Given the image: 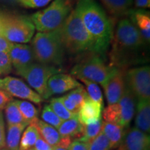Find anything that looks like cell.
<instances>
[{"label":"cell","instance_id":"6da1fadb","mask_svg":"<svg viewBox=\"0 0 150 150\" xmlns=\"http://www.w3.org/2000/svg\"><path fill=\"white\" fill-rule=\"evenodd\" d=\"M108 54L109 65L127 70L132 65L147 61V43L128 18L117 22Z\"/></svg>","mask_w":150,"mask_h":150},{"label":"cell","instance_id":"7a4b0ae2","mask_svg":"<svg viewBox=\"0 0 150 150\" xmlns=\"http://www.w3.org/2000/svg\"><path fill=\"white\" fill-rule=\"evenodd\" d=\"M75 9L93 42L94 53L104 57L113 35V24L96 0H77Z\"/></svg>","mask_w":150,"mask_h":150},{"label":"cell","instance_id":"3957f363","mask_svg":"<svg viewBox=\"0 0 150 150\" xmlns=\"http://www.w3.org/2000/svg\"><path fill=\"white\" fill-rule=\"evenodd\" d=\"M58 31L65 54L79 57L95 54L93 40L75 8Z\"/></svg>","mask_w":150,"mask_h":150},{"label":"cell","instance_id":"277c9868","mask_svg":"<svg viewBox=\"0 0 150 150\" xmlns=\"http://www.w3.org/2000/svg\"><path fill=\"white\" fill-rule=\"evenodd\" d=\"M31 47L37 63L59 67L63 65L65 52L58 29L52 32H38L33 37Z\"/></svg>","mask_w":150,"mask_h":150},{"label":"cell","instance_id":"5b68a950","mask_svg":"<svg viewBox=\"0 0 150 150\" xmlns=\"http://www.w3.org/2000/svg\"><path fill=\"white\" fill-rule=\"evenodd\" d=\"M75 0H53L47 8L31 15L30 20L38 32H52L61 27L74 8Z\"/></svg>","mask_w":150,"mask_h":150},{"label":"cell","instance_id":"8992f818","mask_svg":"<svg viewBox=\"0 0 150 150\" xmlns=\"http://www.w3.org/2000/svg\"><path fill=\"white\" fill-rule=\"evenodd\" d=\"M117 67L106 63L104 57L96 54H90L71 69V75L79 79H86L104 86Z\"/></svg>","mask_w":150,"mask_h":150},{"label":"cell","instance_id":"52a82bcc","mask_svg":"<svg viewBox=\"0 0 150 150\" xmlns=\"http://www.w3.org/2000/svg\"><path fill=\"white\" fill-rule=\"evenodd\" d=\"M35 30L28 17L3 13L1 35L9 42L18 44L29 42L33 38Z\"/></svg>","mask_w":150,"mask_h":150},{"label":"cell","instance_id":"ba28073f","mask_svg":"<svg viewBox=\"0 0 150 150\" xmlns=\"http://www.w3.org/2000/svg\"><path fill=\"white\" fill-rule=\"evenodd\" d=\"M61 72L62 69L59 67L47 65L35 62L19 71L17 74L27 81L29 85L43 99L46 93L49 79Z\"/></svg>","mask_w":150,"mask_h":150},{"label":"cell","instance_id":"9c48e42d","mask_svg":"<svg viewBox=\"0 0 150 150\" xmlns=\"http://www.w3.org/2000/svg\"><path fill=\"white\" fill-rule=\"evenodd\" d=\"M126 83L140 99H150V67L149 65L136 67L126 72Z\"/></svg>","mask_w":150,"mask_h":150},{"label":"cell","instance_id":"30bf717a","mask_svg":"<svg viewBox=\"0 0 150 150\" xmlns=\"http://www.w3.org/2000/svg\"><path fill=\"white\" fill-rule=\"evenodd\" d=\"M1 89L8 93L11 96L22 99H27L35 104L43 102L42 97L28 86L20 79L6 76L1 79Z\"/></svg>","mask_w":150,"mask_h":150},{"label":"cell","instance_id":"8fae6325","mask_svg":"<svg viewBox=\"0 0 150 150\" xmlns=\"http://www.w3.org/2000/svg\"><path fill=\"white\" fill-rule=\"evenodd\" d=\"M126 70L117 68L103 86L108 105L117 104L122 96L126 86Z\"/></svg>","mask_w":150,"mask_h":150},{"label":"cell","instance_id":"7c38bea8","mask_svg":"<svg viewBox=\"0 0 150 150\" xmlns=\"http://www.w3.org/2000/svg\"><path fill=\"white\" fill-rule=\"evenodd\" d=\"M81 86V83L72 75L58 73L49 79L46 93L43 99H48L52 95L65 93Z\"/></svg>","mask_w":150,"mask_h":150},{"label":"cell","instance_id":"4fadbf2b","mask_svg":"<svg viewBox=\"0 0 150 150\" xmlns=\"http://www.w3.org/2000/svg\"><path fill=\"white\" fill-rule=\"evenodd\" d=\"M8 54L16 72L35 62L32 48L25 44L13 43Z\"/></svg>","mask_w":150,"mask_h":150},{"label":"cell","instance_id":"5bb4252c","mask_svg":"<svg viewBox=\"0 0 150 150\" xmlns=\"http://www.w3.org/2000/svg\"><path fill=\"white\" fill-rule=\"evenodd\" d=\"M149 143V135L134 127L125 133L119 150H146Z\"/></svg>","mask_w":150,"mask_h":150},{"label":"cell","instance_id":"9a60e30c","mask_svg":"<svg viewBox=\"0 0 150 150\" xmlns=\"http://www.w3.org/2000/svg\"><path fill=\"white\" fill-rule=\"evenodd\" d=\"M136 97L126 83L122 96L118 102L121 112V126L128 127L136 112Z\"/></svg>","mask_w":150,"mask_h":150},{"label":"cell","instance_id":"2e32d148","mask_svg":"<svg viewBox=\"0 0 150 150\" xmlns=\"http://www.w3.org/2000/svg\"><path fill=\"white\" fill-rule=\"evenodd\" d=\"M103 106L91 99H87L78 112V119L82 125H87L95 123L102 119Z\"/></svg>","mask_w":150,"mask_h":150},{"label":"cell","instance_id":"e0dca14e","mask_svg":"<svg viewBox=\"0 0 150 150\" xmlns=\"http://www.w3.org/2000/svg\"><path fill=\"white\" fill-rule=\"evenodd\" d=\"M127 16L140 31L144 40L149 44L150 41V15L149 11L143 9L130 10Z\"/></svg>","mask_w":150,"mask_h":150},{"label":"cell","instance_id":"ac0fdd59","mask_svg":"<svg viewBox=\"0 0 150 150\" xmlns=\"http://www.w3.org/2000/svg\"><path fill=\"white\" fill-rule=\"evenodd\" d=\"M138 101L135 120L136 127L146 134H149L150 131V99H140Z\"/></svg>","mask_w":150,"mask_h":150},{"label":"cell","instance_id":"d6986e66","mask_svg":"<svg viewBox=\"0 0 150 150\" xmlns=\"http://www.w3.org/2000/svg\"><path fill=\"white\" fill-rule=\"evenodd\" d=\"M108 13L114 19L127 16L134 0H100Z\"/></svg>","mask_w":150,"mask_h":150},{"label":"cell","instance_id":"ffe728a7","mask_svg":"<svg viewBox=\"0 0 150 150\" xmlns=\"http://www.w3.org/2000/svg\"><path fill=\"white\" fill-rule=\"evenodd\" d=\"M62 138H81L83 135L84 125L79 120L78 117L63 121L57 129Z\"/></svg>","mask_w":150,"mask_h":150},{"label":"cell","instance_id":"44dd1931","mask_svg":"<svg viewBox=\"0 0 150 150\" xmlns=\"http://www.w3.org/2000/svg\"><path fill=\"white\" fill-rule=\"evenodd\" d=\"M32 123L35 124L38 130L39 134H40V136L47 142L49 145H51L52 147L59 145L62 137L59 134L57 129L42 120H40L38 118L33 121Z\"/></svg>","mask_w":150,"mask_h":150},{"label":"cell","instance_id":"7402d4cb","mask_svg":"<svg viewBox=\"0 0 150 150\" xmlns=\"http://www.w3.org/2000/svg\"><path fill=\"white\" fill-rule=\"evenodd\" d=\"M125 128L115 123L102 121V131L109 140L111 148L117 147L120 145L125 136Z\"/></svg>","mask_w":150,"mask_h":150},{"label":"cell","instance_id":"603a6c76","mask_svg":"<svg viewBox=\"0 0 150 150\" xmlns=\"http://www.w3.org/2000/svg\"><path fill=\"white\" fill-rule=\"evenodd\" d=\"M27 126V124L8 125V133L6 140L7 150H19L22 132Z\"/></svg>","mask_w":150,"mask_h":150},{"label":"cell","instance_id":"cb8c5ba5","mask_svg":"<svg viewBox=\"0 0 150 150\" xmlns=\"http://www.w3.org/2000/svg\"><path fill=\"white\" fill-rule=\"evenodd\" d=\"M40 134L35 124H30L22 134L19 150H27L33 148Z\"/></svg>","mask_w":150,"mask_h":150},{"label":"cell","instance_id":"d4e9b609","mask_svg":"<svg viewBox=\"0 0 150 150\" xmlns=\"http://www.w3.org/2000/svg\"><path fill=\"white\" fill-rule=\"evenodd\" d=\"M5 114L8 125L28 124L24 121L21 112L17 106L16 100L13 99L5 107Z\"/></svg>","mask_w":150,"mask_h":150},{"label":"cell","instance_id":"484cf974","mask_svg":"<svg viewBox=\"0 0 150 150\" xmlns=\"http://www.w3.org/2000/svg\"><path fill=\"white\" fill-rule=\"evenodd\" d=\"M16 102L24 121L28 125H29L30 124L38 119V110L35 107L34 105L27 101L16 100Z\"/></svg>","mask_w":150,"mask_h":150},{"label":"cell","instance_id":"4316f807","mask_svg":"<svg viewBox=\"0 0 150 150\" xmlns=\"http://www.w3.org/2000/svg\"><path fill=\"white\" fill-rule=\"evenodd\" d=\"M79 80L86 86V92L88 95L89 98L97 104H100L101 106H103L104 101H103L102 93L98 84L86 79H81Z\"/></svg>","mask_w":150,"mask_h":150},{"label":"cell","instance_id":"83f0119b","mask_svg":"<svg viewBox=\"0 0 150 150\" xmlns=\"http://www.w3.org/2000/svg\"><path fill=\"white\" fill-rule=\"evenodd\" d=\"M50 106L56 114L58 117L61 118L63 121L67 120L72 119V118L78 117L77 114H74L66 109L64 105L59 98H53L50 101Z\"/></svg>","mask_w":150,"mask_h":150},{"label":"cell","instance_id":"f1b7e54d","mask_svg":"<svg viewBox=\"0 0 150 150\" xmlns=\"http://www.w3.org/2000/svg\"><path fill=\"white\" fill-rule=\"evenodd\" d=\"M102 119L95 123L90 124V125H84L83 135L81 138H79L81 141L84 142H89L95 137L102 132Z\"/></svg>","mask_w":150,"mask_h":150},{"label":"cell","instance_id":"f546056e","mask_svg":"<svg viewBox=\"0 0 150 150\" xmlns=\"http://www.w3.org/2000/svg\"><path fill=\"white\" fill-rule=\"evenodd\" d=\"M103 117H104V121L115 123L121 126V112L118 103L108 105L103 111Z\"/></svg>","mask_w":150,"mask_h":150},{"label":"cell","instance_id":"4dcf8cb0","mask_svg":"<svg viewBox=\"0 0 150 150\" xmlns=\"http://www.w3.org/2000/svg\"><path fill=\"white\" fill-rule=\"evenodd\" d=\"M65 96L69 100L71 101L73 104L76 105L79 108L81 107L83 103L89 99L88 95L83 86H81L79 87L72 90L70 93L65 95Z\"/></svg>","mask_w":150,"mask_h":150},{"label":"cell","instance_id":"1f68e13d","mask_svg":"<svg viewBox=\"0 0 150 150\" xmlns=\"http://www.w3.org/2000/svg\"><path fill=\"white\" fill-rule=\"evenodd\" d=\"M41 117H42L43 122L54 127L56 129L59 128L61 123L63 122L61 118L56 115V114L50 106V105H45L44 106L42 114H41Z\"/></svg>","mask_w":150,"mask_h":150},{"label":"cell","instance_id":"d6a6232c","mask_svg":"<svg viewBox=\"0 0 150 150\" xmlns=\"http://www.w3.org/2000/svg\"><path fill=\"white\" fill-rule=\"evenodd\" d=\"M89 150H110L111 146L109 140L102 132L94 139L88 142Z\"/></svg>","mask_w":150,"mask_h":150},{"label":"cell","instance_id":"836d02e7","mask_svg":"<svg viewBox=\"0 0 150 150\" xmlns=\"http://www.w3.org/2000/svg\"><path fill=\"white\" fill-rule=\"evenodd\" d=\"M13 66L8 53L0 52V72L1 74H8L12 72Z\"/></svg>","mask_w":150,"mask_h":150},{"label":"cell","instance_id":"e575fe53","mask_svg":"<svg viewBox=\"0 0 150 150\" xmlns=\"http://www.w3.org/2000/svg\"><path fill=\"white\" fill-rule=\"evenodd\" d=\"M53 0H18L19 5L25 8H38L47 5Z\"/></svg>","mask_w":150,"mask_h":150},{"label":"cell","instance_id":"d590c367","mask_svg":"<svg viewBox=\"0 0 150 150\" xmlns=\"http://www.w3.org/2000/svg\"><path fill=\"white\" fill-rule=\"evenodd\" d=\"M60 99H61V101L62 102V103H63V104L64 105V106L66 108V109L67 110H69V111L72 112V113L77 114L78 115V112L79 111L80 108H78L76 105L73 104L71 101L69 100L65 95L60 97Z\"/></svg>","mask_w":150,"mask_h":150},{"label":"cell","instance_id":"8d00e7d4","mask_svg":"<svg viewBox=\"0 0 150 150\" xmlns=\"http://www.w3.org/2000/svg\"><path fill=\"white\" fill-rule=\"evenodd\" d=\"M68 150H89L87 142L81 141L80 140H75L69 145Z\"/></svg>","mask_w":150,"mask_h":150},{"label":"cell","instance_id":"74e56055","mask_svg":"<svg viewBox=\"0 0 150 150\" xmlns=\"http://www.w3.org/2000/svg\"><path fill=\"white\" fill-rule=\"evenodd\" d=\"M12 100V96L3 89H0V110L5 108L6 106Z\"/></svg>","mask_w":150,"mask_h":150},{"label":"cell","instance_id":"f35d334b","mask_svg":"<svg viewBox=\"0 0 150 150\" xmlns=\"http://www.w3.org/2000/svg\"><path fill=\"white\" fill-rule=\"evenodd\" d=\"M6 145V136L4 130V122L3 114L0 110V149H2Z\"/></svg>","mask_w":150,"mask_h":150},{"label":"cell","instance_id":"ab89813d","mask_svg":"<svg viewBox=\"0 0 150 150\" xmlns=\"http://www.w3.org/2000/svg\"><path fill=\"white\" fill-rule=\"evenodd\" d=\"M35 150H52V147L50 145L40 136L38 137L34 146Z\"/></svg>","mask_w":150,"mask_h":150},{"label":"cell","instance_id":"60d3db41","mask_svg":"<svg viewBox=\"0 0 150 150\" xmlns=\"http://www.w3.org/2000/svg\"><path fill=\"white\" fill-rule=\"evenodd\" d=\"M13 43L6 39L2 35H0V52L8 53L12 46Z\"/></svg>","mask_w":150,"mask_h":150},{"label":"cell","instance_id":"b9f144b4","mask_svg":"<svg viewBox=\"0 0 150 150\" xmlns=\"http://www.w3.org/2000/svg\"><path fill=\"white\" fill-rule=\"evenodd\" d=\"M134 4L138 8H147L150 7V0H134Z\"/></svg>","mask_w":150,"mask_h":150},{"label":"cell","instance_id":"7bdbcfd3","mask_svg":"<svg viewBox=\"0 0 150 150\" xmlns=\"http://www.w3.org/2000/svg\"><path fill=\"white\" fill-rule=\"evenodd\" d=\"M0 3L4 5L11 6L19 5L18 0H0Z\"/></svg>","mask_w":150,"mask_h":150},{"label":"cell","instance_id":"ee69618b","mask_svg":"<svg viewBox=\"0 0 150 150\" xmlns=\"http://www.w3.org/2000/svg\"><path fill=\"white\" fill-rule=\"evenodd\" d=\"M2 19H3V12L0 11V35H1V28H2Z\"/></svg>","mask_w":150,"mask_h":150},{"label":"cell","instance_id":"f6af8a7d","mask_svg":"<svg viewBox=\"0 0 150 150\" xmlns=\"http://www.w3.org/2000/svg\"><path fill=\"white\" fill-rule=\"evenodd\" d=\"M52 150H68L67 149H65V148H63L59 147V146H56V147H52Z\"/></svg>","mask_w":150,"mask_h":150},{"label":"cell","instance_id":"bcb514c9","mask_svg":"<svg viewBox=\"0 0 150 150\" xmlns=\"http://www.w3.org/2000/svg\"><path fill=\"white\" fill-rule=\"evenodd\" d=\"M0 89H1V79H0Z\"/></svg>","mask_w":150,"mask_h":150},{"label":"cell","instance_id":"7dc6e473","mask_svg":"<svg viewBox=\"0 0 150 150\" xmlns=\"http://www.w3.org/2000/svg\"><path fill=\"white\" fill-rule=\"evenodd\" d=\"M27 150H35L33 148H31V149H27Z\"/></svg>","mask_w":150,"mask_h":150},{"label":"cell","instance_id":"c3c4849f","mask_svg":"<svg viewBox=\"0 0 150 150\" xmlns=\"http://www.w3.org/2000/svg\"><path fill=\"white\" fill-rule=\"evenodd\" d=\"M146 150H149V148H147V149H146Z\"/></svg>","mask_w":150,"mask_h":150},{"label":"cell","instance_id":"681fc988","mask_svg":"<svg viewBox=\"0 0 150 150\" xmlns=\"http://www.w3.org/2000/svg\"><path fill=\"white\" fill-rule=\"evenodd\" d=\"M1 150H7V149H1Z\"/></svg>","mask_w":150,"mask_h":150},{"label":"cell","instance_id":"f907efd6","mask_svg":"<svg viewBox=\"0 0 150 150\" xmlns=\"http://www.w3.org/2000/svg\"><path fill=\"white\" fill-rule=\"evenodd\" d=\"M0 75H1V72H0Z\"/></svg>","mask_w":150,"mask_h":150},{"label":"cell","instance_id":"816d5d0a","mask_svg":"<svg viewBox=\"0 0 150 150\" xmlns=\"http://www.w3.org/2000/svg\"></svg>","mask_w":150,"mask_h":150}]
</instances>
